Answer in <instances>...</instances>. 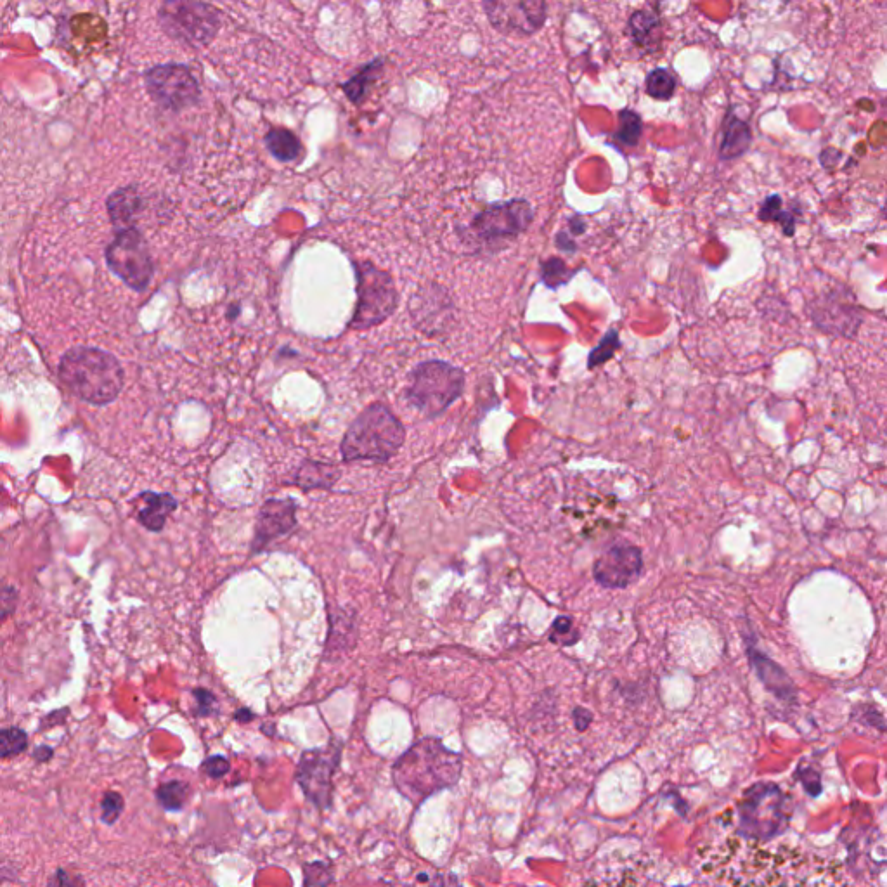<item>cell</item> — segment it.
<instances>
[{"label":"cell","instance_id":"9c48e42d","mask_svg":"<svg viewBox=\"0 0 887 887\" xmlns=\"http://www.w3.org/2000/svg\"><path fill=\"white\" fill-rule=\"evenodd\" d=\"M106 264L110 271L122 279L125 285L143 292L151 283L153 259L149 253L148 241L136 227L120 229L115 240L106 248Z\"/></svg>","mask_w":887,"mask_h":887},{"label":"cell","instance_id":"7402d4cb","mask_svg":"<svg viewBox=\"0 0 887 887\" xmlns=\"http://www.w3.org/2000/svg\"><path fill=\"white\" fill-rule=\"evenodd\" d=\"M264 143L269 153H271L278 162L292 163L302 156V143L292 130L283 129V127H274L267 132L264 137Z\"/></svg>","mask_w":887,"mask_h":887},{"label":"cell","instance_id":"3957f363","mask_svg":"<svg viewBox=\"0 0 887 887\" xmlns=\"http://www.w3.org/2000/svg\"><path fill=\"white\" fill-rule=\"evenodd\" d=\"M461 770L458 754L447 751L439 740L425 739L413 745L394 768L397 787L406 796L421 799L453 784Z\"/></svg>","mask_w":887,"mask_h":887},{"label":"cell","instance_id":"4dcf8cb0","mask_svg":"<svg viewBox=\"0 0 887 887\" xmlns=\"http://www.w3.org/2000/svg\"><path fill=\"white\" fill-rule=\"evenodd\" d=\"M0 744H2V758L7 759L25 751L28 737L20 728H14V726L13 728H4L0 733Z\"/></svg>","mask_w":887,"mask_h":887},{"label":"cell","instance_id":"74e56055","mask_svg":"<svg viewBox=\"0 0 887 887\" xmlns=\"http://www.w3.org/2000/svg\"><path fill=\"white\" fill-rule=\"evenodd\" d=\"M234 718L238 719V721H241V723H247V721L253 719V714L250 713L248 709H241L240 713H236V716H234Z\"/></svg>","mask_w":887,"mask_h":887},{"label":"cell","instance_id":"7c38bea8","mask_svg":"<svg viewBox=\"0 0 887 887\" xmlns=\"http://www.w3.org/2000/svg\"><path fill=\"white\" fill-rule=\"evenodd\" d=\"M643 551L635 544L616 543L603 551L593 564V579L607 590H624L640 579Z\"/></svg>","mask_w":887,"mask_h":887},{"label":"cell","instance_id":"8d00e7d4","mask_svg":"<svg viewBox=\"0 0 887 887\" xmlns=\"http://www.w3.org/2000/svg\"><path fill=\"white\" fill-rule=\"evenodd\" d=\"M574 714H576L574 718L577 719V728H579V730H584L591 721V714L588 713V711H584V709H576V713Z\"/></svg>","mask_w":887,"mask_h":887},{"label":"cell","instance_id":"d590c367","mask_svg":"<svg viewBox=\"0 0 887 887\" xmlns=\"http://www.w3.org/2000/svg\"><path fill=\"white\" fill-rule=\"evenodd\" d=\"M49 887H78L73 881V877L65 874V872H58V874L52 877L51 882H49Z\"/></svg>","mask_w":887,"mask_h":887},{"label":"cell","instance_id":"ac0fdd59","mask_svg":"<svg viewBox=\"0 0 887 887\" xmlns=\"http://www.w3.org/2000/svg\"><path fill=\"white\" fill-rule=\"evenodd\" d=\"M752 144V132L749 124L737 117L733 111L726 113L721 125V141H719V158L735 160L745 155Z\"/></svg>","mask_w":887,"mask_h":887},{"label":"cell","instance_id":"44dd1931","mask_svg":"<svg viewBox=\"0 0 887 887\" xmlns=\"http://www.w3.org/2000/svg\"><path fill=\"white\" fill-rule=\"evenodd\" d=\"M106 207H108L111 222L117 227L127 229V227H134L130 224L143 207V198L139 195V189L136 186H127V188L117 189L106 201Z\"/></svg>","mask_w":887,"mask_h":887},{"label":"cell","instance_id":"e575fe53","mask_svg":"<svg viewBox=\"0 0 887 887\" xmlns=\"http://www.w3.org/2000/svg\"><path fill=\"white\" fill-rule=\"evenodd\" d=\"M16 600H18V591L16 588L6 586L2 590V617H7L14 609H16Z\"/></svg>","mask_w":887,"mask_h":887},{"label":"cell","instance_id":"f35d334b","mask_svg":"<svg viewBox=\"0 0 887 887\" xmlns=\"http://www.w3.org/2000/svg\"><path fill=\"white\" fill-rule=\"evenodd\" d=\"M884 214H886V217H887V205H886V207H884Z\"/></svg>","mask_w":887,"mask_h":887},{"label":"cell","instance_id":"2e32d148","mask_svg":"<svg viewBox=\"0 0 887 887\" xmlns=\"http://www.w3.org/2000/svg\"><path fill=\"white\" fill-rule=\"evenodd\" d=\"M744 636L745 650H747L749 664H751L752 669L758 674L759 680L763 681L764 687L768 688L770 692L775 693V695H778L780 699H794V695H796L794 683H792V680L787 676L784 669L778 666L777 662L771 661L770 657L764 654V652H761V650L754 645L751 636H747V633H744Z\"/></svg>","mask_w":887,"mask_h":887},{"label":"cell","instance_id":"30bf717a","mask_svg":"<svg viewBox=\"0 0 887 887\" xmlns=\"http://www.w3.org/2000/svg\"><path fill=\"white\" fill-rule=\"evenodd\" d=\"M144 84L151 99L165 110L182 111L200 99V84L188 66L167 63L149 68Z\"/></svg>","mask_w":887,"mask_h":887},{"label":"cell","instance_id":"5bb4252c","mask_svg":"<svg viewBox=\"0 0 887 887\" xmlns=\"http://www.w3.org/2000/svg\"><path fill=\"white\" fill-rule=\"evenodd\" d=\"M810 312L818 330L839 337H855L863 323L858 305L849 300V295L844 290H832L816 297L815 302L810 305Z\"/></svg>","mask_w":887,"mask_h":887},{"label":"cell","instance_id":"d6a6232c","mask_svg":"<svg viewBox=\"0 0 887 887\" xmlns=\"http://www.w3.org/2000/svg\"><path fill=\"white\" fill-rule=\"evenodd\" d=\"M196 699V716H210V714L214 713L215 707H217V700H215L214 693L208 692V690H203V688H196L195 692H193Z\"/></svg>","mask_w":887,"mask_h":887},{"label":"cell","instance_id":"484cf974","mask_svg":"<svg viewBox=\"0 0 887 887\" xmlns=\"http://www.w3.org/2000/svg\"><path fill=\"white\" fill-rule=\"evenodd\" d=\"M643 136V122L641 117L633 110H622L619 113V129L616 132L617 143L633 148L640 143Z\"/></svg>","mask_w":887,"mask_h":887},{"label":"cell","instance_id":"6da1fadb","mask_svg":"<svg viewBox=\"0 0 887 887\" xmlns=\"http://www.w3.org/2000/svg\"><path fill=\"white\" fill-rule=\"evenodd\" d=\"M66 389L91 406H108L124 389L125 375L117 357L98 347L66 350L58 366Z\"/></svg>","mask_w":887,"mask_h":887},{"label":"cell","instance_id":"603a6c76","mask_svg":"<svg viewBox=\"0 0 887 887\" xmlns=\"http://www.w3.org/2000/svg\"><path fill=\"white\" fill-rule=\"evenodd\" d=\"M758 217L764 224H778L787 238L796 234V212L785 207L784 198L780 195L768 196L759 207Z\"/></svg>","mask_w":887,"mask_h":887},{"label":"cell","instance_id":"f546056e","mask_svg":"<svg viewBox=\"0 0 887 887\" xmlns=\"http://www.w3.org/2000/svg\"><path fill=\"white\" fill-rule=\"evenodd\" d=\"M543 281L544 285L550 286L551 290H557L558 286L569 283L570 278L574 276V271H570L564 260L550 259L543 264Z\"/></svg>","mask_w":887,"mask_h":887},{"label":"cell","instance_id":"83f0119b","mask_svg":"<svg viewBox=\"0 0 887 887\" xmlns=\"http://www.w3.org/2000/svg\"><path fill=\"white\" fill-rule=\"evenodd\" d=\"M550 641L560 647H574L581 641V633L576 628V622L570 616H558L550 629Z\"/></svg>","mask_w":887,"mask_h":887},{"label":"cell","instance_id":"ffe728a7","mask_svg":"<svg viewBox=\"0 0 887 887\" xmlns=\"http://www.w3.org/2000/svg\"><path fill=\"white\" fill-rule=\"evenodd\" d=\"M628 32L636 46L645 51H655L661 42L662 23L659 14L648 9H640L631 14Z\"/></svg>","mask_w":887,"mask_h":887},{"label":"cell","instance_id":"4316f807","mask_svg":"<svg viewBox=\"0 0 887 887\" xmlns=\"http://www.w3.org/2000/svg\"><path fill=\"white\" fill-rule=\"evenodd\" d=\"M189 787L184 782L172 780L156 790V799L167 811H179L186 804Z\"/></svg>","mask_w":887,"mask_h":887},{"label":"cell","instance_id":"277c9868","mask_svg":"<svg viewBox=\"0 0 887 887\" xmlns=\"http://www.w3.org/2000/svg\"><path fill=\"white\" fill-rule=\"evenodd\" d=\"M465 383V371L458 366L441 359L425 361L409 375L406 401L427 420H434L460 399Z\"/></svg>","mask_w":887,"mask_h":887},{"label":"cell","instance_id":"f1b7e54d","mask_svg":"<svg viewBox=\"0 0 887 887\" xmlns=\"http://www.w3.org/2000/svg\"><path fill=\"white\" fill-rule=\"evenodd\" d=\"M619 347H621L619 333L612 328V330H609V333L602 338V342L598 344V347L591 350L590 357H588V370H595L598 366H602V364L610 361L612 357L616 356Z\"/></svg>","mask_w":887,"mask_h":887},{"label":"cell","instance_id":"52a82bcc","mask_svg":"<svg viewBox=\"0 0 887 887\" xmlns=\"http://www.w3.org/2000/svg\"><path fill=\"white\" fill-rule=\"evenodd\" d=\"M737 836L744 841H766L787 825L785 796L777 785L758 784L745 792L737 811Z\"/></svg>","mask_w":887,"mask_h":887},{"label":"cell","instance_id":"9a60e30c","mask_svg":"<svg viewBox=\"0 0 887 887\" xmlns=\"http://www.w3.org/2000/svg\"><path fill=\"white\" fill-rule=\"evenodd\" d=\"M297 529V501L292 498L267 499L255 522L252 553H260L278 538Z\"/></svg>","mask_w":887,"mask_h":887},{"label":"cell","instance_id":"7a4b0ae2","mask_svg":"<svg viewBox=\"0 0 887 887\" xmlns=\"http://www.w3.org/2000/svg\"><path fill=\"white\" fill-rule=\"evenodd\" d=\"M406 441V428L389 406L375 402L364 409L345 432L340 454L345 463L392 460Z\"/></svg>","mask_w":887,"mask_h":887},{"label":"cell","instance_id":"e0dca14e","mask_svg":"<svg viewBox=\"0 0 887 887\" xmlns=\"http://www.w3.org/2000/svg\"><path fill=\"white\" fill-rule=\"evenodd\" d=\"M136 518L149 532H162L170 515L177 510V499L169 493L144 491L136 499Z\"/></svg>","mask_w":887,"mask_h":887},{"label":"cell","instance_id":"1f68e13d","mask_svg":"<svg viewBox=\"0 0 887 887\" xmlns=\"http://www.w3.org/2000/svg\"><path fill=\"white\" fill-rule=\"evenodd\" d=\"M122 811H124V799H122V796L118 792H108L104 796L103 803H101L103 822L108 823V825L117 822L118 816L122 815Z\"/></svg>","mask_w":887,"mask_h":887},{"label":"cell","instance_id":"8fae6325","mask_svg":"<svg viewBox=\"0 0 887 887\" xmlns=\"http://www.w3.org/2000/svg\"><path fill=\"white\" fill-rule=\"evenodd\" d=\"M487 20L505 35L529 37L539 32L548 18V6L543 0H506L484 2Z\"/></svg>","mask_w":887,"mask_h":887},{"label":"cell","instance_id":"4fadbf2b","mask_svg":"<svg viewBox=\"0 0 887 887\" xmlns=\"http://www.w3.org/2000/svg\"><path fill=\"white\" fill-rule=\"evenodd\" d=\"M340 749L331 744L323 749H312L302 754L298 763L297 782L304 790L309 801L319 806L328 808L331 803V789H333V771L337 768Z\"/></svg>","mask_w":887,"mask_h":887},{"label":"cell","instance_id":"8992f818","mask_svg":"<svg viewBox=\"0 0 887 887\" xmlns=\"http://www.w3.org/2000/svg\"><path fill=\"white\" fill-rule=\"evenodd\" d=\"M357 279V302L350 330H370L394 314L399 305V292L389 272L378 269L371 262L354 266Z\"/></svg>","mask_w":887,"mask_h":887},{"label":"cell","instance_id":"d6986e66","mask_svg":"<svg viewBox=\"0 0 887 887\" xmlns=\"http://www.w3.org/2000/svg\"><path fill=\"white\" fill-rule=\"evenodd\" d=\"M340 479V470L331 463H319V461L305 460L300 463L293 484L300 487L305 493L314 489L330 491Z\"/></svg>","mask_w":887,"mask_h":887},{"label":"cell","instance_id":"5b68a950","mask_svg":"<svg viewBox=\"0 0 887 887\" xmlns=\"http://www.w3.org/2000/svg\"><path fill=\"white\" fill-rule=\"evenodd\" d=\"M534 221V208L527 200H510L484 208L475 215L465 236L482 250H498L517 240Z\"/></svg>","mask_w":887,"mask_h":887},{"label":"cell","instance_id":"d4e9b609","mask_svg":"<svg viewBox=\"0 0 887 887\" xmlns=\"http://www.w3.org/2000/svg\"><path fill=\"white\" fill-rule=\"evenodd\" d=\"M676 87H678V80L667 68H655L654 72L648 73L647 82H645V91L648 96L657 99V101H669L673 98Z\"/></svg>","mask_w":887,"mask_h":887},{"label":"cell","instance_id":"ba28073f","mask_svg":"<svg viewBox=\"0 0 887 887\" xmlns=\"http://www.w3.org/2000/svg\"><path fill=\"white\" fill-rule=\"evenodd\" d=\"M158 21L170 39L186 46L205 47L221 30V11L205 2H165L158 11Z\"/></svg>","mask_w":887,"mask_h":887},{"label":"cell","instance_id":"cb8c5ba5","mask_svg":"<svg viewBox=\"0 0 887 887\" xmlns=\"http://www.w3.org/2000/svg\"><path fill=\"white\" fill-rule=\"evenodd\" d=\"M382 68L383 59H375V61H371L368 65L363 66L354 77L349 78V80L342 85V91L345 92V96H347L352 103H361L364 96H366V92L370 89L371 84H373L376 78H378V75L382 73Z\"/></svg>","mask_w":887,"mask_h":887},{"label":"cell","instance_id":"836d02e7","mask_svg":"<svg viewBox=\"0 0 887 887\" xmlns=\"http://www.w3.org/2000/svg\"><path fill=\"white\" fill-rule=\"evenodd\" d=\"M203 770L207 773L210 778H221L226 777L229 770H231V764L227 761L226 758H222V756H212V758H208L205 763H203Z\"/></svg>","mask_w":887,"mask_h":887}]
</instances>
